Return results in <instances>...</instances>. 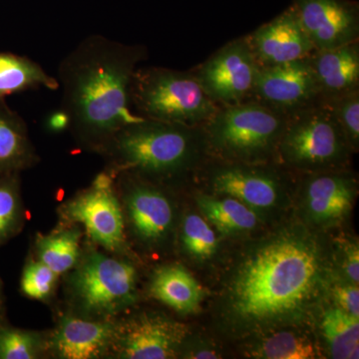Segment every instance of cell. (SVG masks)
<instances>
[{
  "instance_id": "5bb4252c",
  "label": "cell",
  "mask_w": 359,
  "mask_h": 359,
  "mask_svg": "<svg viewBox=\"0 0 359 359\" xmlns=\"http://www.w3.org/2000/svg\"><path fill=\"white\" fill-rule=\"evenodd\" d=\"M118 318L94 320L72 311L61 314L55 327L47 334V355L59 359L109 358Z\"/></svg>"
},
{
  "instance_id": "f1b7e54d",
  "label": "cell",
  "mask_w": 359,
  "mask_h": 359,
  "mask_svg": "<svg viewBox=\"0 0 359 359\" xmlns=\"http://www.w3.org/2000/svg\"><path fill=\"white\" fill-rule=\"evenodd\" d=\"M330 108L351 148L359 143V89L323 100Z\"/></svg>"
},
{
  "instance_id": "7a4b0ae2",
  "label": "cell",
  "mask_w": 359,
  "mask_h": 359,
  "mask_svg": "<svg viewBox=\"0 0 359 359\" xmlns=\"http://www.w3.org/2000/svg\"><path fill=\"white\" fill-rule=\"evenodd\" d=\"M146 48L94 34L68 54L58 69L62 110L75 140L99 153L118 131L141 116L131 110V85Z\"/></svg>"
},
{
  "instance_id": "5b68a950",
  "label": "cell",
  "mask_w": 359,
  "mask_h": 359,
  "mask_svg": "<svg viewBox=\"0 0 359 359\" xmlns=\"http://www.w3.org/2000/svg\"><path fill=\"white\" fill-rule=\"evenodd\" d=\"M287 118L250 99L221 106L203 125L207 148L235 163L266 160L278 151Z\"/></svg>"
},
{
  "instance_id": "7c38bea8",
  "label": "cell",
  "mask_w": 359,
  "mask_h": 359,
  "mask_svg": "<svg viewBox=\"0 0 359 359\" xmlns=\"http://www.w3.org/2000/svg\"><path fill=\"white\" fill-rule=\"evenodd\" d=\"M309 57L259 67L250 100L287 116L321 102Z\"/></svg>"
},
{
  "instance_id": "277c9868",
  "label": "cell",
  "mask_w": 359,
  "mask_h": 359,
  "mask_svg": "<svg viewBox=\"0 0 359 359\" xmlns=\"http://www.w3.org/2000/svg\"><path fill=\"white\" fill-rule=\"evenodd\" d=\"M66 295L71 311L94 320H115L138 301V271L128 257L98 248L82 252L66 273Z\"/></svg>"
},
{
  "instance_id": "d6a6232c",
  "label": "cell",
  "mask_w": 359,
  "mask_h": 359,
  "mask_svg": "<svg viewBox=\"0 0 359 359\" xmlns=\"http://www.w3.org/2000/svg\"><path fill=\"white\" fill-rule=\"evenodd\" d=\"M2 302H4V297H2V283L0 280V323H1Z\"/></svg>"
},
{
  "instance_id": "8992f818",
  "label": "cell",
  "mask_w": 359,
  "mask_h": 359,
  "mask_svg": "<svg viewBox=\"0 0 359 359\" xmlns=\"http://www.w3.org/2000/svg\"><path fill=\"white\" fill-rule=\"evenodd\" d=\"M131 102L146 119L203 126L219 106L205 94L192 71L152 67L137 69Z\"/></svg>"
},
{
  "instance_id": "ffe728a7",
  "label": "cell",
  "mask_w": 359,
  "mask_h": 359,
  "mask_svg": "<svg viewBox=\"0 0 359 359\" xmlns=\"http://www.w3.org/2000/svg\"><path fill=\"white\" fill-rule=\"evenodd\" d=\"M36 162L25 120L0 101V176L20 173Z\"/></svg>"
},
{
  "instance_id": "f546056e",
  "label": "cell",
  "mask_w": 359,
  "mask_h": 359,
  "mask_svg": "<svg viewBox=\"0 0 359 359\" xmlns=\"http://www.w3.org/2000/svg\"><path fill=\"white\" fill-rule=\"evenodd\" d=\"M59 276L39 259H30L25 264L21 276V292L35 301L50 299L55 290Z\"/></svg>"
},
{
  "instance_id": "ac0fdd59",
  "label": "cell",
  "mask_w": 359,
  "mask_h": 359,
  "mask_svg": "<svg viewBox=\"0 0 359 359\" xmlns=\"http://www.w3.org/2000/svg\"><path fill=\"white\" fill-rule=\"evenodd\" d=\"M355 195V184L341 174H320L306 183V202L309 216L318 223H330L346 217Z\"/></svg>"
},
{
  "instance_id": "44dd1931",
  "label": "cell",
  "mask_w": 359,
  "mask_h": 359,
  "mask_svg": "<svg viewBox=\"0 0 359 359\" xmlns=\"http://www.w3.org/2000/svg\"><path fill=\"white\" fill-rule=\"evenodd\" d=\"M83 233L78 224H63L58 230L37 236L35 240L36 259L46 264L56 275H66L76 266L81 257Z\"/></svg>"
},
{
  "instance_id": "cb8c5ba5",
  "label": "cell",
  "mask_w": 359,
  "mask_h": 359,
  "mask_svg": "<svg viewBox=\"0 0 359 359\" xmlns=\"http://www.w3.org/2000/svg\"><path fill=\"white\" fill-rule=\"evenodd\" d=\"M321 328L332 358H359V318L334 306L323 314Z\"/></svg>"
},
{
  "instance_id": "1f68e13d",
  "label": "cell",
  "mask_w": 359,
  "mask_h": 359,
  "mask_svg": "<svg viewBox=\"0 0 359 359\" xmlns=\"http://www.w3.org/2000/svg\"><path fill=\"white\" fill-rule=\"evenodd\" d=\"M344 269L353 285L359 283V250L358 244L347 245L344 252Z\"/></svg>"
},
{
  "instance_id": "4316f807",
  "label": "cell",
  "mask_w": 359,
  "mask_h": 359,
  "mask_svg": "<svg viewBox=\"0 0 359 359\" xmlns=\"http://www.w3.org/2000/svg\"><path fill=\"white\" fill-rule=\"evenodd\" d=\"M47 355V334L0 323V359H37Z\"/></svg>"
},
{
  "instance_id": "2e32d148",
  "label": "cell",
  "mask_w": 359,
  "mask_h": 359,
  "mask_svg": "<svg viewBox=\"0 0 359 359\" xmlns=\"http://www.w3.org/2000/svg\"><path fill=\"white\" fill-rule=\"evenodd\" d=\"M210 180L215 192L235 198L254 210L275 207L282 193V185L276 175L250 165L217 168Z\"/></svg>"
},
{
  "instance_id": "8fae6325",
  "label": "cell",
  "mask_w": 359,
  "mask_h": 359,
  "mask_svg": "<svg viewBox=\"0 0 359 359\" xmlns=\"http://www.w3.org/2000/svg\"><path fill=\"white\" fill-rule=\"evenodd\" d=\"M259 68L245 36L224 45L192 72L221 107L250 100Z\"/></svg>"
},
{
  "instance_id": "4dcf8cb0",
  "label": "cell",
  "mask_w": 359,
  "mask_h": 359,
  "mask_svg": "<svg viewBox=\"0 0 359 359\" xmlns=\"http://www.w3.org/2000/svg\"><path fill=\"white\" fill-rule=\"evenodd\" d=\"M337 306L351 314L354 318H359V290L358 285H337L332 290Z\"/></svg>"
},
{
  "instance_id": "484cf974",
  "label": "cell",
  "mask_w": 359,
  "mask_h": 359,
  "mask_svg": "<svg viewBox=\"0 0 359 359\" xmlns=\"http://www.w3.org/2000/svg\"><path fill=\"white\" fill-rule=\"evenodd\" d=\"M250 356L266 359H313L316 346L306 335L294 332L269 334L252 347Z\"/></svg>"
},
{
  "instance_id": "52a82bcc",
  "label": "cell",
  "mask_w": 359,
  "mask_h": 359,
  "mask_svg": "<svg viewBox=\"0 0 359 359\" xmlns=\"http://www.w3.org/2000/svg\"><path fill=\"white\" fill-rule=\"evenodd\" d=\"M349 149L339 123L321 101L289 116L278 152L290 166L316 171L339 165Z\"/></svg>"
},
{
  "instance_id": "d4e9b609",
  "label": "cell",
  "mask_w": 359,
  "mask_h": 359,
  "mask_svg": "<svg viewBox=\"0 0 359 359\" xmlns=\"http://www.w3.org/2000/svg\"><path fill=\"white\" fill-rule=\"evenodd\" d=\"M18 173L0 176V247L18 236L25 224Z\"/></svg>"
},
{
  "instance_id": "4fadbf2b",
  "label": "cell",
  "mask_w": 359,
  "mask_h": 359,
  "mask_svg": "<svg viewBox=\"0 0 359 359\" xmlns=\"http://www.w3.org/2000/svg\"><path fill=\"white\" fill-rule=\"evenodd\" d=\"M292 6L316 51L358 41V2L351 0H294Z\"/></svg>"
},
{
  "instance_id": "603a6c76",
  "label": "cell",
  "mask_w": 359,
  "mask_h": 359,
  "mask_svg": "<svg viewBox=\"0 0 359 359\" xmlns=\"http://www.w3.org/2000/svg\"><path fill=\"white\" fill-rule=\"evenodd\" d=\"M197 202L205 218L223 233H245L254 230L259 224L255 210L235 198L200 196Z\"/></svg>"
},
{
  "instance_id": "83f0119b",
  "label": "cell",
  "mask_w": 359,
  "mask_h": 359,
  "mask_svg": "<svg viewBox=\"0 0 359 359\" xmlns=\"http://www.w3.org/2000/svg\"><path fill=\"white\" fill-rule=\"evenodd\" d=\"M180 238L187 254L201 261L214 256L218 248V238L214 230L197 214L184 217Z\"/></svg>"
},
{
  "instance_id": "d6986e66",
  "label": "cell",
  "mask_w": 359,
  "mask_h": 359,
  "mask_svg": "<svg viewBox=\"0 0 359 359\" xmlns=\"http://www.w3.org/2000/svg\"><path fill=\"white\" fill-rule=\"evenodd\" d=\"M151 297L182 314L195 313L200 309L204 290L192 273L179 264L156 269L149 283Z\"/></svg>"
},
{
  "instance_id": "6da1fadb",
  "label": "cell",
  "mask_w": 359,
  "mask_h": 359,
  "mask_svg": "<svg viewBox=\"0 0 359 359\" xmlns=\"http://www.w3.org/2000/svg\"><path fill=\"white\" fill-rule=\"evenodd\" d=\"M325 259L320 241L304 229H283L252 245L224 283L226 325L244 334L302 320L323 292Z\"/></svg>"
},
{
  "instance_id": "30bf717a",
  "label": "cell",
  "mask_w": 359,
  "mask_h": 359,
  "mask_svg": "<svg viewBox=\"0 0 359 359\" xmlns=\"http://www.w3.org/2000/svg\"><path fill=\"white\" fill-rule=\"evenodd\" d=\"M189 327L165 314L143 311L118 318L109 358L171 359L178 358Z\"/></svg>"
},
{
  "instance_id": "e0dca14e",
  "label": "cell",
  "mask_w": 359,
  "mask_h": 359,
  "mask_svg": "<svg viewBox=\"0 0 359 359\" xmlns=\"http://www.w3.org/2000/svg\"><path fill=\"white\" fill-rule=\"evenodd\" d=\"M321 101L359 89L358 41L314 51L309 57Z\"/></svg>"
},
{
  "instance_id": "3957f363",
  "label": "cell",
  "mask_w": 359,
  "mask_h": 359,
  "mask_svg": "<svg viewBox=\"0 0 359 359\" xmlns=\"http://www.w3.org/2000/svg\"><path fill=\"white\" fill-rule=\"evenodd\" d=\"M207 149L203 126L146 119L124 127L99 154L108 173H130L160 184L183 176Z\"/></svg>"
},
{
  "instance_id": "9c48e42d",
  "label": "cell",
  "mask_w": 359,
  "mask_h": 359,
  "mask_svg": "<svg viewBox=\"0 0 359 359\" xmlns=\"http://www.w3.org/2000/svg\"><path fill=\"white\" fill-rule=\"evenodd\" d=\"M121 202L125 230L144 248L155 250L167 244L176 222L171 198L158 184L130 173L114 176Z\"/></svg>"
},
{
  "instance_id": "7402d4cb",
  "label": "cell",
  "mask_w": 359,
  "mask_h": 359,
  "mask_svg": "<svg viewBox=\"0 0 359 359\" xmlns=\"http://www.w3.org/2000/svg\"><path fill=\"white\" fill-rule=\"evenodd\" d=\"M37 87L59 89L58 80L30 59L0 53V98Z\"/></svg>"
},
{
  "instance_id": "ba28073f",
  "label": "cell",
  "mask_w": 359,
  "mask_h": 359,
  "mask_svg": "<svg viewBox=\"0 0 359 359\" xmlns=\"http://www.w3.org/2000/svg\"><path fill=\"white\" fill-rule=\"evenodd\" d=\"M63 224H78L92 245L115 256L128 257L130 248L115 178L99 174L88 188L59 207Z\"/></svg>"
},
{
  "instance_id": "9a60e30c",
  "label": "cell",
  "mask_w": 359,
  "mask_h": 359,
  "mask_svg": "<svg viewBox=\"0 0 359 359\" xmlns=\"http://www.w3.org/2000/svg\"><path fill=\"white\" fill-rule=\"evenodd\" d=\"M245 39L259 67L301 60L316 51L292 6Z\"/></svg>"
}]
</instances>
